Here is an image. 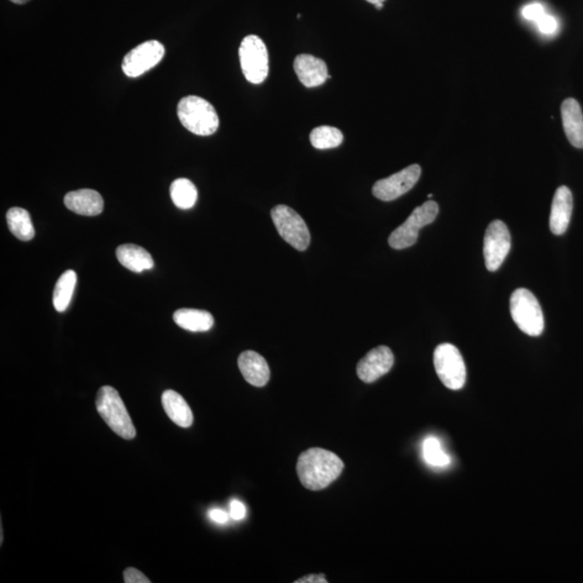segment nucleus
<instances>
[{
    "mask_svg": "<svg viewBox=\"0 0 583 583\" xmlns=\"http://www.w3.org/2000/svg\"><path fill=\"white\" fill-rule=\"evenodd\" d=\"M238 366L244 380L254 387H264L270 378V370L267 361L255 351L248 350L241 354Z\"/></svg>",
    "mask_w": 583,
    "mask_h": 583,
    "instance_id": "2eb2a0df",
    "label": "nucleus"
},
{
    "mask_svg": "<svg viewBox=\"0 0 583 583\" xmlns=\"http://www.w3.org/2000/svg\"><path fill=\"white\" fill-rule=\"evenodd\" d=\"M77 275L73 270H66L57 280L54 292V306L56 312L64 313L70 306L75 291Z\"/></svg>",
    "mask_w": 583,
    "mask_h": 583,
    "instance_id": "4be33fe9",
    "label": "nucleus"
},
{
    "mask_svg": "<svg viewBox=\"0 0 583 583\" xmlns=\"http://www.w3.org/2000/svg\"><path fill=\"white\" fill-rule=\"evenodd\" d=\"M540 33L544 35H554L559 30V22L554 15L545 13L537 22H536Z\"/></svg>",
    "mask_w": 583,
    "mask_h": 583,
    "instance_id": "a878e982",
    "label": "nucleus"
},
{
    "mask_svg": "<svg viewBox=\"0 0 583 583\" xmlns=\"http://www.w3.org/2000/svg\"><path fill=\"white\" fill-rule=\"evenodd\" d=\"M572 206H574V199L570 189L566 186L556 189L550 215V229L554 235H563L569 228Z\"/></svg>",
    "mask_w": 583,
    "mask_h": 583,
    "instance_id": "4468645a",
    "label": "nucleus"
},
{
    "mask_svg": "<svg viewBox=\"0 0 583 583\" xmlns=\"http://www.w3.org/2000/svg\"><path fill=\"white\" fill-rule=\"evenodd\" d=\"M165 52V47L159 41H146L124 57L123 71L128 77H140L159 64L164 59Z\"/></svg>",
    "mask_w": 583,
    "mask_h": 583,
    "instance_id": "9d476101",
    "label": "nucleus"
},
{
    "mask_svg": "<svg viewBox=\"0 0 583 583\" xmlns=\"http://www.w3.org/2000/svg\"><path fill=\"white\" fill-rule=\"evenodd\" d=\"M296 583H328L327 578L323 574L308 575L294 581Z\"/></svg>",
    "mask_w": 583,
    "mask_h": 583,
    "instance_id": "7c9ffc66",
    "label": "nucleus"
},
{
    "mask_svg": "<svg viewBox=\"0 0 583 583\" xmlns=\"http://www.w3.org/2000/svg\"><path fill=\"white\" fill-rule=\"evenodd\" d=\"M420 176H422L420 166H409L396 175L376 182L373 186V194L382 201H396L416 185Z\"/></svg>",
    "mask_w": 583,
    "mask_h": 583,
    "instance_id": "9b49d317",
    "label": "nucleus"
},
{
    "mask_svg": "<svg viewBox=\"0 0 583 583\" xmlns=\"http://www.w3.org/2000/svg\"><path fill=\"white\" fill-rule=\"evenodd\" d=\"M294 71L299 81L307 88L322 86L330 77L327 63L310 55L297 56L294 61Z\"/></svg>",
    "mask_w": 583,
    "mask_h": 583,
    "instance_id": "ddd939ff",
    "label": "nucleus"
},
{
    "mask_svg": "<svg viewBox=\"0 0 583 583\" xmlns=\"http://www.w3.org/2000/svg\"><path fill=\"white\" fill-rule=\"evenodd\" d=\"M241 70L245 80L254 85L264 82L270 72L267 47L259 36H246L240 45Z\"/></svg>",
    "mask_w": 583,
    "mask_h": 583,
    "instance_id": "423d86ee",
    "label": "nucleus"
},
{
    "mask_svg": "<svg viewBox=\"0 0 583 583\" xmlns=\"http://www.w3.org/2000/svg\"><path fill=\"white\" fill-rule=\"evenodd\" d=\"M170 194L173 203L178 209H192L197 202L198 192L193 182L187 178H177L172 183Z\"/></svg>",
    "mask_w": 583,
    "mask_h": 583,
    "instance_id": "5701e85b",
    "label": "nucleus"
},
{
    "mask_svg": "<svg viewBox=\"0 0 583 583\" xmlns=\"http://www.w3.org/2000/svg\"><path fill=\"white\" fill-rule=\"evenodd\" d=\"M435 371L446 388L459 390L465 386L467 370L464 358L457 347L451 344H441L433 355Z\"/></svg>",
    "mask_w": 583,
    "mask_h": 583,
    "instance_id": "0eeeda50",
    "label": "nucleus"
},
{
    "mask_svg": "<svg viewBox=\"0 0 583 583\" xmlns=\"http://www.w3.org/2000/svg\"><path fill=\"white\" fill-rule=\"evenodd\" d=\"M310 143L317 150L336 149L343 143L344 134L338 128L322 125L312 131L309 136Z\"/></svg>",
    "mask_w": 583,
    "mask_h": 583,
    "instance_id": "b1692460",
    "label": "nucleus"
},
{
    "mask_svg": "<svg viewBox=\"0 0 583 583\" xmlns=\"http://www.w3.org/2000/svg\"><path fill=\"white\" fill-rule=\"evenodd\" d=\"M366 2H367V3H370V4H378V3H383V2H385V0H366Z\"/></svg>",
    "mask_w": 583,
    "mask_h": 583,
    "instance_id": "473e14b6",
    "label": "nucleus"
},
{
    "mask_svg": "<svg viewBox=\"0 0 583 583\" xmlns=\"http://www.w3.org/2000/svg\"><path fill=\"white\" fill-rule=\"evenodd\" d=\"M375 8L381 10L383 8V3H378L375 4Z\"/></svg>",
    "mask_w": 583,
    "mask_h": 583,
    "instance_id": "72a5a7b5",
    "label": "nucleus"
},
{
    "mask_svg": "<svg viewBox=\"0 0 583 583\" xmlns=\"http://www.w3.org/2000/svg\"><path fill=\"white\" fill-rule=\"evenodd\" d=\"M124 578L125 583H150L149 578H147L143 572L136 569H128L124 572Z\"/></svg>",
    "mask_w": 583,
    "mask_h": 583,
    "instance_id": "cd10ccee",
    "label": "nucleus"
},
{
    "mask_svg": "<svg viewBox=\"0 0 583 583\" xmlns=\"http://www.w3.org/2000/svg\"><path fill=\"white\" fill-rule=\"evenodd\" d=\"M511 249V236L502 220H493L486 229L484 257L487 270L497 271Z\"/></svg>",
    "mask_w": 583,
    "mask_h": 583,
    "instance_id": "1a4fd4ad",
    "label": "nucleus"
},
{
    "mask_svg": "<svg viewBox=\"0 0 583 583\" xmlns=\"http://www.w3.org/2000/svg\"><path fill=\"white\" fill-rule=\"evenodd\" d=\"M64 203L73 213L85 217H97L104 209V201L98 192L93 189H80L71 192L64 197Z\"/></svg>",
    "mask_w": 583,
    "mask_h": 583,
    "instance_id": "dca6fc26",
    "label": "nucleus"
},
{
    "mask_svg": "<svg viewBox=\"0 0 583 583\" xmlns=\"http://www.w3.org/2000/svg\"><path fill=\"white\" fill-rule=\"evenodd\" d=\"M271 219L278 233L294 249L304 251L310 244V233L306 223L297 212L285 204L271 210Z\"/></svg>",
    "mask_w": 583,
    "mask_h": 583,
    "instance_id": "6e6552de",
    "label": "nucleus"
},
{
    "mask_svg": "<svg viewBox=\"0 0 583 583\" xmlns=\"http://www.w3.org/2000/svg\"><path fill=\"white\" fill-rule=\"evenodd\" d=\"M545 13V8L544 4L539 3H533L527 4L522 9V15L525 20L530 21V22H537V21L543 17Z\"/></svg>",
    "mask_w": 583,
    "mask_h": 583,
    "instance_id": "bb28decb",
    "label": "nucleus"
},
{
    "mask_svg": "<svg viewBox=\"0 0 583 583\" xmlns=\"http://www.w3.org/2000/svg\"><path fill=\"white\" fill-rule=\"evenodd\" d=\"M209 518L218 524H225L229 521L230 514L222 510V509H211L209 511Z\"/></svg>",
    "mask_w": 583,
    "mask_h": 583,
    "instance_id": "c756f323",
    "label": "nucleus"
},
{
    "mask_svg": "<svg viewBox=\"0 0 583 583\" xmlns=\"http://www.w3.org/2000/svg\"><path fill=\"white\" fill-rule=\"evenodd\" d=\"M393 364H395V356L391 349L387 346H380L372 349L359 361L356 374L362 382H374L386 375L392 369Z\"/></svg>",
    "mask_w": 583,
    "mask_h": 583,
    "instance_id": "f8f14e48",
    "label": "nucleus"
},
{
    "mask_svg": "<svg viewBox=\"0 0 583 583\" xmlns=\"http://www.w3.org/2000/svg\"><path fill=\"white\" fill-rule=\"evenodd\" d=\"M178 327L189 332H208L214 325V318L206 310L182 308L173 314Z\"/></svg>",
    "mask_w": 583,
    "mask_h": 583,
    "instance_id": "aec40b11",
    "label": "nucleus"
},
{
    "mask_svg": "<svg viewBox=\"0 0 583 583\" xmlns=\"http://www.w3.org/2000/svg\"><path fill=\"white\" fill-rule=\"evenodd\" d=\"M298 479L310 491H322L338 479L344 470V462L328 450L313 448L298 457Z\"/></svg>",
    "mask_w": 583,
    "mask_h": 583,
    "instance_id": "f257e3e1",
    "label": "nucleus"
},
{
    "mask_svg": "<svg viewBox=\"0 0 583 583\" xmlns=\"http://www.w3.org/2000/svg\"><path fill=\"white\" fill-rule=\"evenodd\" d=\"M423 455L425 462L428 465L433 467H442L449 466L450 464V457L446 454L442 444L440 441L434 437H428L424 439L423 444Z\"/></svg>",
    "mask_w": 583,
    "mask_h": 583,
    "instance_id": "393cba45",
    "label": "nucleus"
},
{
    "mask_svg": "<svg viewBox=\"0 0 583 583\" xmlns=\"http://www.w3.org/2000/svg\"><path fill=\"white\" fill-rule=\"evenodd\" d=\"M162 407L173 423L182 428H188L193 423V415L185 399L180 393L167 390L162 395Z\"/></svg>",
    "mask_w": 583,
    "mask_h": 583,
    "instance_id": "6ab92c4d",
    "label": "nucleus"
},
{
    "mask_svg": "<svg viewBox=\"0 0 583 583\" xmlns=\"http://www.w3.org/2000/svg\"><path fill=\"white\" fill-rule=\"evenodd\" d=\"M439 214V206L433 201L424 202L414 210L408 219L388 239L392 249L403 250L417 243L419 229L434 222Z\"/></svg>",
    "mask_w": 583,
    "mask_h": 583,
    "instance_id": "39448f33",
    "label": "nucleus"
},
{
    "mask_svg": "<svg viewBox=\"0 0 583 583\" xmlns=\"http://www.w3.org/2000/svg\"><path fill=\"white\" fill-rule=\"evenodd\" d=\"M9 230L19 240L30 241L35 237V229L30 215L25 209L12 208L7 213Z\"/></svg>",
    "mask_w": 583,
    "mask_h": 583,
    "instance_id": "412c9836",
    "label": "nucleus"
},
{
    "mask_svg": "<svg viewBox=\"0 0 583 583\" xmlns=\"http://www.w3.org/2000/svg\"><path fill=\"white\" fill-rule=\"evenodd\" d=\"M513 322L523 333L539 336L544 330V318L538 299L527 288H518L510 298Z\"/></svg>",
    "mask_w": 583,
    "mask_h": 583,
    "instance_id": "20e7f679",
    "label": "nucleus"
},
{
    "mask_svg": "<svg viewBox=\"0 0 583 583\" xmlns=\"http://www.w3.org/2000/svg\"><path fill=\"white\" fill-rule=\"evenodd\" d=\"M116 255L124 267L133 272H143L152 270L154 260L151 255L141 246L135 244H124L116 250Z\"/></svg>",
    "mask_w": 583,
    "mask_h": 583,
    "instance_id": "a211bd4d",
    "label": "nucleus"
},
{
    "mask_svg": "<svg viewBox=\"0 0 583 583\" xmlns=\"http://www.w3.org/2000/svg\"><path fill=\"white\" fill-rule=\"evenodd\" d=\"M229 514L231 519L240 521L246 516V508L243 502L237 501V499H233L229 504Z\"/></svg>",
    "mask_w": 583,
    "mask_h": 583,
    "instance_id": "c85d7f7f",
    "label": "nucleus"
},
{
    "mask_svg": "<svg viewBox=\"0 0 583 583\" xmlns=\"http://www.w3.org/2000/svg\"><path fill=\"white\" fill-rule=\"evenodd\" d=\"M567 139L576 149H583V113L575 99H566L561 107Z\"/></svg>",
    "mask_w": 583,
    "mask_h": 583,
    "instance_id": "f3484780",
    "label": "nucleus"
},
{
    "mask_svg": "<svg viewBox=\"0 0 583 583\" xmlns=\"http://www.w3.org/2000/svg\"><path fill=\"white\" fill-rule=\"evenodd\" d=\"M97 409L113 432L124 440L136 437V430L125 407L122 397L115 388L104 386L99 389L97 397Z\"/></svg>",
    "mask_w": 583,
    "mask_h": 583,
    "instance_id": "7ed1b4c3",
    "label": "nucleus"
},
{
    "mask_svg": "<svg viewBox=\"0 0 583 583\" xmlns=\"http://www.w3.org/2000/svg\"><path fill=\"white\" fill-rule=\"evenodd\" d=\"M10 2H13V4H24L26 3H29L30 0H10Z\"/></svg>",
    "mask_w": 583,
    "mask_h": 583,
    "instance_id": "2f4dec72",
    "label": "nucleus"
},
{
    "mask_svg": "<svg viewBox=\"0 0 583 583\" xmlns=\"http://www.w3.org/2000/svg\"><path fill=\"white\" fill-rule=\"evenodd\" d=\"M177 116L183 127L196 135H212L219 127L217 110L202 98H183L177 105Z\"/></svg>",
    "mask_w": 583,
    "mask_h": 583,
    "instance_id": "f03ea898",
    "label": "nucleus"
}]
</instances>
